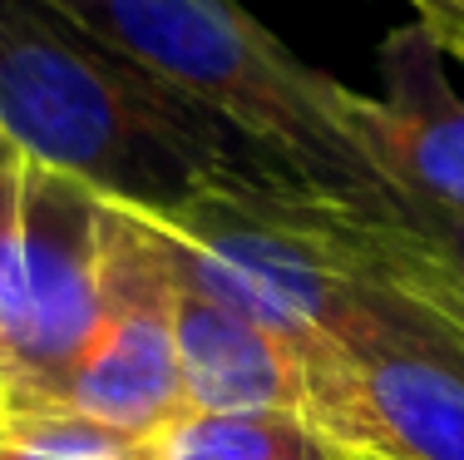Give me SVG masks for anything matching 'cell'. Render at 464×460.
<instances>
[{
  "instance_id": "cell-12",
  "label": "cell",
  "mask_w": 464,
  "mask_h": 460,
  "mask_svg": "<svg viewBox=\"0 0 464 460\" xmlns=\"http://www.w3.org/2000/svg\"><path fill=\"white\" fill-rule=\"evenodd\" d=\"M420 10V25L440 40L450 54H464V0H411Z\"/></svg>"
},
{
  "instance_id": "cell-10",
  "label": "cell",
  "mask_w": 464,
  "mask_h": 460,
  "mask_svg": "<svg viewBox=\"0 0 464 460\" xmlns=\"http://www.w3.org/2000/svg\"><path fill=\"white\" fill-rule=\"evenodd\" d=\"M391 213L405 223V233L425 248L430 258H440L455 278L459 298H464V213H440V208H420V203H401L391 199Z\"/></svg>"
},
{
  "instance_id": "cell-5",
  "label": "cell",
  "mask_w": 464,
  "mask_h": 460,
  "mask_svg": "<svg viewBox=\"0 0 464 460\" xmlns=\"http://www.w3.org/2000/svg\"><path fill=\"white\" fill-rule=\"evenodd\" d=\"M302 416L356 460H464V361L302 342Z\"/></svg>"
},
{
  "instance_id": "cell-9",
  "label": "cell",
  "mask_w": 464,
  "mask_h": 460,
  "mask_svg": "<svg viewBox=\"0 0 464 460\" xmlns=\"http://www.w3.org/2000/svg\"><path fill=\"white\" fill-rule=\"evenodd\" d=\"M0 460H153V445L80 411H0Z\"/></svg>"
},
{
  "instance_id": "cell-8",
  "label": "cell",
  "mask_w": 464,
  "mask_h": 460,
  "mask_svg": "<svg viewBox=\"0 0 464 460\" xmlns=\"http://www.w3.org/2000/svg\"><path fill=\"white\" fill-rule=\"evenodd\" d=\"M149 445L153 460H356L302 411H183Z\"/></svg>"
},
{
  "instance_id": "cell-7",
  "label": "cell",
  "mask_w": 464,
  "mask_h": 460,
  "mask_svg": "<svg viewBox=\"0 0 464 460\" xmlns=\"http://www.w3.org/2000/svg\"><path fill=\"white\" fill-rule=\"evenodd\" d=\"M173 258V342L188 411H302V357L282 332L237 307L193 268L169 223H159Z\"/></svg>"
},
{
  "instance_id": "cell-1",
  "label": "cell",
  "mask_w": 464,
  "mask_h": 460,
  "mask_svg": "<svg viewBox=\"0 0 464 460\" xmlns=\"http://www.w3.org/2000/svg\"><path fill=\"white\" fill-rule=\"evenodd\" d=\"M0 129L30 163L149 218H179L218 193L296 183L242 129L50 0H0Z\"/></svg>"
},
{
  "instance_id": "cell-13",
  "label": "cell",
  "mask_w": 464,
  "mask_h": 460,
  "mask_svg": "<svg viewBox=\"0 0 464 460\" xmlns=\"http://www.w3.org/2000/svg\"><path fill=\"white\" fill-rule=\"evenodd\" d=\"M459 64H464V54H459Z\"/></svg>"
},
{
  "instance_id": "cell-4",
  "label": "cell",
  "mask_w": 464,
  "mask_h": 460,
  "mask_svg": "<svg viewBox=\"0 0 464 460\" xmlns=\"http://www.w3.org/2000/svg\"><path fill=\"white\" fill-rule=\"evenodd\" d=\"M60 411L159 436L183 416L179 342H173V258L159 218L124 203L99 208V327Z\"/></svg>"
},
{
  "instance_id": "cell-2",
  "label": "cell",
  "mask_w": 464,
  "mask_h": 460,
  "mask_svg": "<svg viewBox=\"0 0 464 460\" xmlns=\"http://www.w3.org/2000/svg\"><path fill=\"white\" fill-rule=\"evenodd\" d=\"M84 30L109 40L193 104L267 149L312 193L351 208H385L375 179L346 129V84L312 70L252 20L237 0H50Z\"/></svg>"
},
{
  "instance_id": "cell-11",
  "label": "cell",
  "mask_w": 464,
  "mask_h": 460,
  "mask_svg": "<svg viewBox=\"0 0 464 460\" xmlns=\"http://www.w3.org/2000/svg\"><path fill=\"white\" fill-rule=\"evenodd\" d=\"M25 173H30V159L20 153V144L0 129V243L15 233L20 223V199H25Z\"/></svg>"
},
{
  "instance_id": "cell-6",
  "label": "cell",
  "mask_w": 464,
  "mask_h": 460,
  "mask_svg": "<svg viewBox=\"0 0 464 460\" xmlns=\"http://www.w3.org/2000/svg\"><path fill=\"white\" fill-rule=\"evenodd\" d=\"M445 54L420 20L395 25L375 50L381 94L346 90V129L391 199L464 213V94Z\"/></svg>"
},
{
  "instance_id": "cell-3",
  "label": "cell",
  "mask_w": 464,
  "mask_h": 460,
  "mask_svg": "<svg viewBox=\"0 0 464 460\" xmlns=\"http://www.w3.org/2000/svg\"><path fill=\"white\" fill-rule=\"evenodd\" d=\"M104 199L30 163L20 223L0 243V411H60L99 327Z\"/></svg>"
}]
</instances>
